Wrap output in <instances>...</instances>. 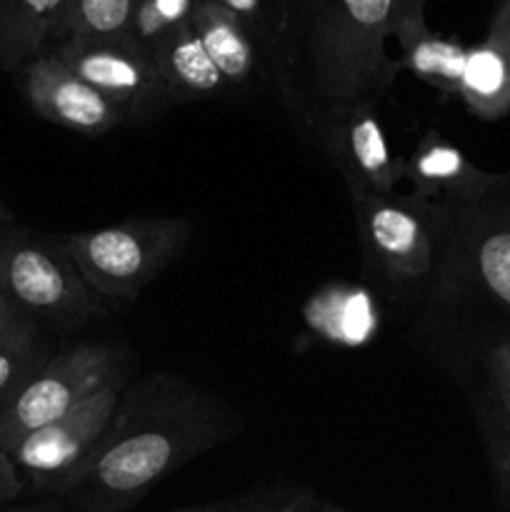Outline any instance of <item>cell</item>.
Segmentation results:
<instances>
[{"instance_id":"cell-20","label":"cell","mask_w":510,"mask_h":512,"mask_svg":"<svg viewBox=\"0 0 510 512\" xmlns=\"http://www.w3.org/2000/svg\"><path fill=\"white\" fill-rule=\"evenodd\" d=\"M200 0H140L123 43L153 55L190 23Z\"/></svg>"},{"instance_id":"cell-19","label":"cell","mask_w":510,"mask_h":512,"mask_svg":"<svg viewBox=\"0 0 510 512\" xmlns=\"http://www.w3.org/2000/svg\"><path fill=\"white\" fill-rule=\"evenodd\" d=\"M48 360V345L35 320L28 318L0 333V405L8 403Z\"/></svg>"},{"instance_id":"cell-3","label":"cell","mask_w":510,"mask_h":512,"mask_svg":"<svg viewBox=\"0 0 510 512\" xmlns=\"http://www.w3.org/2000/svg\"><path fill=\"white\" fill-rule=\"evenodd\" d=\"M190 235L193 225L185 218H143L53 238L88 288L115 303L138 298L178 260Z\"/></svg>"},{"instance_id":"cell-21","label":"cell","mask_w":510,"mask_h":512,"mask_svg":"<svg viewBox=\"0 0 510 512\" xmlns=\"http://www.w3.org/2000/svg\"><path fill=\"white\" fill-rule=\"evenodd\" d=\"M213 3L233 13L255 35L265 58H268L270 75H273L285 40L283 0H213Z\"/></svg>"},{"instance_id":"cell-17","label":"cell","mask_w":510,"mask_h":512,"mask_svg":"<svg viewBox=\"0 0 510 512\" xmlns=\"http://www.w3.org/2000/svg\"><path fill=\"white\" fill-rule=\"evenodd\" d=\"M455 98L480 120L510 113V48L485 38L465 53Z\"/></svg>"},{"instance_id":"cell-2","label":"cell","mask_w":510,"mask_h":512,"mask_svg":"<svg viewBox=\"0 0 510 512\" xmlns=\"http://www.w3.org/2000/svg\"><path fill=\"white\" fill-rule=\"evenodd\" d=\"M285 40L273 80L313 123L340 105H378L403 68L385 50L395 0H283Z\"/></svg>"},{"instance_id":"cell-16","label":"cell","mask_w":510,"mask_h":512,"mask_svg":"<svg viewBox=\"0 0 510 512\" xmlns=\"http://www.w3.org/2000/svg\"><path fill=\"white\" fill-rule=\"evenodd\" d=\"M68 0H0V70L15 75L53 43Z\"/></svg>"},{"instance_id":"cell-18","label":"cell","mask_w":510,"mask_h":512,"mask_svg":"<svg viewBox=\"0 0 510 512\" xmlns=\"http://www.w3.org/2000/svg\"><path fill=\"white\" fill-rule=\"evenodd\" d=\"M140 0H68L53 43L123 40Z\"/></svg>"},{"instance_id":"cell-29","label":"cell","mask_w":510,"mask_h":512,"mask_svg":"<svg viewBox=\"0 0 510 512\" xmlns=\"http://www.w3.org/2000/svg\"><path fill=\"white\" fill-rule=\"evenodd\" d=\"M13 220V210L8 208V205L3 203V198H0V223H10Z\"/></svg>"},{"instance_id":"cell-11","label":"cell","mask_w":510,"mask_h":512,"mask_svg":"<svg viewBox=\"0 0 510 512\" xmlns=\"http://www.w3.org/2000/svg\"><path fill=\"white\" fill-rule=\"evenodd\" d=\"M30 108L48 123L83 138H100L123 125V115L93 85L75 75L53 50H45L15 73Z\"/></svg>"},{"instance_id":"cell-13","label":"cell","mask_w":510,"mask_h":512,"mask_svg":"<svg viewBox=\"0 0 510 512\" xmlns=\"http://www.w3.org/2000/svg\"><path fill=\"white\" fill-rule=\"evenodd\" d=\"M425 5L428 0H395L393 38L403 53L398 63L440 95L455 98L468 48L430 30L425 23Z\"/></svg>"},{"instance_id":"cell-9","label":"cell","mask_w":510,"mask_h":512,"mask_svg":"<svg viewBox=\"0 0 510 512\" xmlns=\"http://www.w3.org/2000/svg\"><path fill=\"white\" fill-rule=\"evenodd\" d=\"M75 75L120 110L125 123H148L168 110L163 75L153 55L123 40H80L50 45Z\"/></svg>"},{"instance_id":"cell-26","label":"cell","mask_w":510,"mask_h":512,"mask_svg":"<svg viewBox=\"0 0 510 512\" xmlns=\"http://www.w3.org/2000/svg\"><path fill=\"white\" fill-rule=\"evenodd\" d=\"M488 40L500 45H508L510 48V0H500V5L495 8L493 18L488 25Z\"/></svg>"},{"instance_id":"cell-23","label":"cell","mask_w":510,"mask_h":512,"mask_svg":"<svg viewBox=\"0 0 510 512\" xmlns=\"http://www.w3.org/2000/svg\"><path fill=\"white\" fill-rule=\"evenodd\" d=\"M320 500L308 490H293V493H258L243 495V498L220 500V503L188 505L165 512H313Z\"/></svg>"},{"instance_id":"cell-4","label":"cell","mask_w":510,"mask_h":512,"mask_svg":"<svg viewBox=\"0 0 510 512\" xmlns=\"http://www.w3.org/2000/svg\"><path fill=\"white\" fill-rule=\"evenodd\" d=\"M0 298L55 330H75L110 313V303L88 288L53 235H38L13 220L0 223Z\"/></svg>"},{"instance_id":"cell-30","label":"cell","mask_w":510,"mask_h":512,"mask_svg":"<svg viewBox=\"0 0 510 512\" xmlns=\"http://www.w3.org/2000/svg\"><path fill=\"white\" fill-rule=\"evenodd\" d=\"M313 512H348L343 508H335V505H325V503H318V508H315Z\"/></svg>"},{"instance_id":"cell-25","label":"cell","mask_w":510,"mask_h":512,"mask_svg":"<svg viewBox=\"0 0 510 512\" xmlns=\"http://www.w3.org/2000/svg\"><path fill=\"white\" fill-rule=\"evenodd\" d=\"M25 490L28 488H25V480L20 475V470L15 468L13 458H10V453H5L0 448V508L18 503Z\"/></svg>"},{"instance_id":"cell-22","label":"cell","mask_w":510,"mask_h":512,"mask_svg":"<svg viewBox=\"0 0 510 512\" xmlns=\"http://www.w3.org/2000/svg\"><path fill=\"white\" fill-rule=\"evenodd\" d=\"M475 423H478L480 438H483L485 453H488L500 505H503L505 512H510V430L500 420L498 410L493 408L490 400L475 403Z\"/></svg>"},{"instance_id":"cell-8","label":"cell","mask_w":510,"mask_h":512,"mask_svg":"<svg viewBox=\"0 0 510 512\" xmlns=\"http://www.w3.org/2000/svg\"><path fill=\"white\" fill-rule=\"evenodd\" d=\"M443 245L453 278L510 315V188L473 205H450Z\"/></svg>"},{"instance_id":"cell-24","label":"cell","mask_w":510,"mask_h":512,"mask_svg":"<svg viewBox=\"0 0 510 512\" xmlns=\"http://www.w3.org/2000/svg\"><path fill=\"white\" fill-rule=\"evenodd\" d=\"M485 373L490 383V403L510 430V335H500L485 348Z\"/></svg>"},{"instance_id":"cell-12","label":"cell","mask_w":510,"mask_h":512,"mask_svg":"<svg viewBox=\"0 0 510 512\" xmlns=\"http://www.w3.org/2000/svg\"><path fill=\"white\" fill-rule=\"evenodd\" d=\"M405 180L428 203L473 205L510 188V173L478 168L458 145L448 143L438 128H428L405 158Z\"/></svg>"},{"instance_id":"cell-28","label":"cell","mask_w":510,"mask_h":512,"mask_svg":"<svg viewBox=\"0 0 510 512\" xmlns=\"http://www.w3.org/2000/svg\"><path fill=\"white\" fill-rule=\"evenodd\" d=\"M23 320H28V315H23L13 303H8L5 298H0V333L15 328V325H20Z\"/></svg>"},{"instance_id":"cell-1","label":"cell","mask_w":510,"mask_h":512,"mask_svg":"<svg viewBox=\"0 0 510 512\" xmlns=\"http://www.w3.org/2000/svg\"><path fill=\"white\" fill-rule=\"evenodd\" d=\"M238 433V415L170 373L125 390L108 433L60 503L65 512H128L170 473Z\"/></svg>"},{"instance_id":"cell-6","label":"cell","mask_w":510,"mask_h":512,"mask_svg":"<svg viewBox=\"0 0 510 512\" xmlns=\"http://www.w3.org/2000/svg\"><path fill=\"white\" fill-rule=\"evenodd\" d=\"M123 373L125 358L113 345L80 343L50 355L48 363L0 405V448L10 453L20 440L68 415Z\"/></svg>"},{"instance_id":"cell-5","label":"cell","mask_w":510,"mask_h":512,"mask_svg":"<svg viewBox=\"0 0 510 512\" xmlns=\"http://www.w3.org/2000/svg\"><path fill=\"white\" fill-rule=\"evenodd\" d=\"M360 240L375 268L398 285L418 283L433 273L450 220V205L418 195L350 193Z\"/></svg>"},{"instance_id":"cell-27","label":"cell","mask_w":510,"mask_h":512,"mask_svg":"<svg viewBox=\"0 0 510 512\" xmlns=\"http://www.w3.org/2000/svg\"><path fill=\"white\" fill-rule=\"evenodd\" d=\"M0 512H65L63 503L55 498H43L35 500V503H15V505H3Z\"/></svg>"},{"instance_id":"cell-10","label":"cell","mask_w":510,"mask_h":512,"mask_svg":"<svg viewBox=\"0 0 510 512\" xmlns=\"http://www.w3.org/2000/svg\"><path fill=\"white\" fill-rule=\"evenodd\" d=\"M310 125L323 153L348 185V193H395L405 180V158L388 143L378 105H340L323 110Z\"/></svg>"},{"instance_id":"cell-14","label":"cell","mask_w":510,"mask_h":512,"mask_svg":"<svg viewBox=\"0 0 510 512\" xmlns=\"http://www.w3.org/2000/svg\"><path fill=\"white\" fill-rule=\"evenodd\" d=\"M190 25L198 33L203 48L208 50L210 60L223 73L230 93L248 88L263 78L265 70H270L268 58L255 35L213 0H200Z\"/></svg>"},{"instance_id":"cell-15","label":"cell","mask_w":510,"mask_h":512,"mask_svg":"<svg viewBox=\"0 0 510 512\" xmlns=\"http://www.w3.org/2000/svg\"><path fill=\"white\" fill-rule=\"evenodd\" d=\"M155 63L163 75L170 108L198 100H218L230 93L223 73L210 60L190 23L165 40L163 48L155 53Z\"/></svg>"},{"instance_id":"cell-7","label":"cell","mask_w":510,"mask_h":512,"mask_svg":"<svg viewBox=\"0 0 510 512\" xmlns=\"http://www.w3.org/2000/svg\"><path fill=\"white\" fill-rule=\"evenodd\" d=\"M125 390L128 378L123 373L68 415L20 440L10 458L23 475L25 488L63 500L108 433Z\"/></svg>"}]
</instances>
